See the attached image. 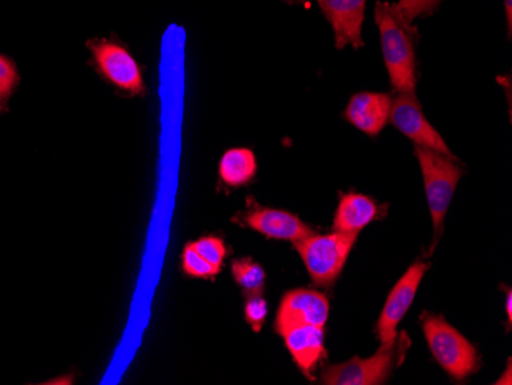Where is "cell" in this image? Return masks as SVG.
<instances>
[{
	"label": "cell",
	"mask_w": 512,
	"mask_h": 385,
	"mask_svg": "<svg viewBox=\"0 0 512 385\" xmlns=\"http://www.w3.org/2000/svg\"><path fill=\"white\" fill-rule=\"evenodd\" d=\"M376 215L378 206L370 197L362 194H345L342 195L336 209L333 229L336 232L358 235L365 226L375 220Z\"/></svg>",
	"instance_id": "cell-14"
},
{
	"label": "cell",
	"mask_w": 512,
	"mask_h": 385,
	"mask_svg": "<svg viewBox=\"0 0 512 385\" xmlns=\"http://www.w3.org/2000/svg\"><path fill=\"white\" fill-rule=\"evenodd\" d=\"M318 4L332 25L336 48H362V27L367 0H318Z\"/></svg>",
	"instance_id": "cell-10"
},
{
	"label": "cell",
	"mask_w": 512,
	"mask_h": 385,
	"mask_svg": "<svg viewBox=\"0 0 512 385\" xmlns=\"http://www.w3.org/2000/svg\"><path fill=\"white\" fill-rule=\"evenodd\" d=\"M258 162L249 148H230L224 152L218 165L221 181L229 188H241L255 178Z\"/></svg>",
	"instance_id": "cell-15"
},
{
	"label": "cell",
	"mask_w": 512,
	"mask_h": 385,
	"mask_svg": "<svg viewBox=\"0 0 512 385\" xmlns=\"http://www.w3.org/2000/svg\"><path fill=\"white\" fill-rule=\"evenodd\" d=\"M427 270V263L416 261L391 290L378 321V338L381 344L391 343L398 338L399 323L410 310Z\"/></svg>",
	"instance_id": "cell-8"
},
{
	"label": "cell",
	"mask_w": 512,
	"mask_h": 385,
	"mask_svg": "<svg viewBox=\"0 0 512 385\" xmlns=\"http://www.w3.org/2000/svg\"><path fill=\"white\" fill-rule=\"evenodd\" d=\"M244 316H246V321L252 327L253 332H261L267 318V303L263 295L247 298Z\"/></svg>",
	"instance_id": "cell-21"
},
{
	"label": "cell",
	"mask_w": 512,
	"mask_h": 385,
	"mask_svg": "<svg viewBox=\"0 0 512 385\" xmlns=\"http://www.w3.org/2000/svg\"><path fill=\"white\" fill-rule=\"evenodd\" d=\"M232 275L247 298L263 295L264 286H266V272H264L263 266L255 263L252 258H240V260L234 261Z\"/></svg>",
	"instance_id": "cell-16"
},
{
	"label": "cell",
	"mask_w": 512,
	"mask_h": 385,
	"mask_svg": "<svg viewBox=\"0 0 512 385\" xmlns=\"http://www.w3.org/2000/svg\"><path fill=\"white\" fill-rule=\"evenodd\" d=\"M286 4H301V2H304V0H284Z\"/></svg>",
	"instance_id": "cell-25"
},
{
	"label": "cell",
	"mask_w": 512,
	"mask_h": 385,
	"mask_svg": "<svg viewBox=\"0 0 512 385\" xmlns=\"http://www.w3.org/2000/svg\"><path fill=\"white\" fill-rule=\"evenodd\" d=\"M422 329L431 353L448 375L463 381L480 369V356L476 347L459 330L447 323L444 316L424 313Z\"/></svg>",
	"instance_id": "cell-2"
},
{
	"label": "cell",
	"mask_w": 512,
	"mask_h": 385,
	"mask_svg": "<svg viewBox=\"0 0 512 385\" xmlns=\"http://www.w3.org/2000/svg\"><path fill=\"white\" fill-rule=\"evenodd\" d=\"M183 269L189 277L203 278V280H212L220 274L218 267L212 266L207 263L197 251H195L192 244L184 247L183 252Z\"/></svg>",
	"instance_id": "cell-17"
},
{
	"label": "cell",
	"mask_w": 512,
	"mask_h": 385,
	"mask_svg": "<svg viewBox=\"0 0 512 385\" xmlns=\"http://www.w3.org/2000/svg\"><path fill=\"white\" fill-rule=\"evenodd\" d=\"M404 356V344L398 338L391 343L381 344L378 352L370 358H356L342 364L324 367L321 373L325 385H378L385 384L393 375Z\"/></svg>",
	"instance_id": "cell-6"
},
{
	"label": "cell",
	"mask_w": 512,
	"mask_h": 385,
	"mask_svg": "<svg viewBox=\"0 0 512 385\" xmlns=\"http://www.w3.org/2000/svg\"><path fill=\"white\" fill-rule=\"evenodd\" d=\"M511 304H512V295H511V292H508V298H506V313H508L509 321H511V316H512Z\"/></svg>",
	"instance_id": "cell-24"
},
{
	"label": "cell",
	"mask_w": 512,
	"mask_h": 385,
	"mask_svg": "<svg viewBox=\"0 0 512 385\" xmlns=\"http://www.w3.org/2000/svg\"><path fill=\"white\" fill-rule=\"evenodd\" d=\"M496 384H512L511 379V361H508V369H506V375L505 378H500L499 381L496 382Z\"/></svg>",
	"instance_id": "cell-23"
},
{
	"label": "cell",
	"mask_w": 512,
	"mask_h": 385,
	"mask_svg": "<svg viewBox=\"0 0 512 385\" xmlns=\"http://www.w3.org/2000/svg\"><path fill=\"white\" fill-rule=\"evenodd\" d=\"M286 341L293 361L304 375L313 379V370L324 356V327L296 326L279 333Z\"/></svg>",
	"instance_id": "cell-13"
},
{
	"label": "cell",
	"mask_w": 512,
	"mask_h": 385,
	"mask_svg": "<svg viewBox=\"0 0 512 385\" xmlns=\"http://www.w3.org/2000/svg\"><path fill=\"white\" fill-rule=\"evenodd\" d=\"M195 251L207 261V263H211L212 266L218 267L221 269L223 267L224 258H226V244L221 238L218 237H203L200 240L192 243Z\"/></svg>",
	"instance_id": "cell-19"
},
{
	"label": "cell",
	"mask_w": 512,
	"mask_h": 385,
	"mask_svg": "<svg viewBox=\"0 0 512 385\" xmlns=\"http://www.w3.org/2000/svg\"><path fill=\"white\" fill-rule=\"evenodd\" d=\"M356 240V234L335 231L325 235L313 234L293 244L313 283L330 287L341 275Z\"/></svg>",
	"instance_id": "cell-3"
},
{
	"label": "cell",
	"mask_w": 512,
	"mask_h": 385,
	"mask_svg": "<svg viewBox=\"0 0 512 385\" xmlns=\"http://www.w3.org/2000/svg\"><path fill=\"white\" fill-rule=\"evenodd\" d=\"M329 312L330 303L324 293L310 289L290 290L279 304L276 332L296 326L324 327L329 320Z\"/></svg>",
	"instance_id": "cell-9"
},
{
	"label": "cell",
	"mask_w": 512,
	"mask_h": 385,
	"mask_svg": "<svg viewBox=\"0 0 512 385\" xmlns=\"http://www.w3.org/2000/svg\"><path fill=\"white\" fill-rule=\"evenodd\" d=\"M375 20L391 86L396 93H416L419 31L388 2L376 4Z\"/></svg>",
	"instance_id": "cell-1"
},
{
	"label": "cell",
	"mask_w": 512,
	"mask_h": 385,
	"mask_svg": "<svg viewBox=\"0 0 512 385\" xmlns=\"http://www.w3.org/2000/svg\"><path fill=\"white\" fill-rule=\"evenodd\" d=\"M444 0H398L394 8L407 22L413 24L419 17L431 16Z\"/></svg>",
	"instance_id": "cell-18"
},
{
	"label": "cell",
	"mask_w": 512,
	"mask_h": 385,
	"mask_svg": "<svg viewBox=\"0 0 512 385\" xmlns=\"http://www.w3.org/2000/svg\"><path fill=\"white\" fill-rule=\"evenodd\" d=\"M414 154L424 175L425 192L437 240L444 228L445 215L463 172L454 163V157H448L434 149L416 146Z\"/></svg>",
	"instance_id": "cell-4"
},
{
	"label": "cell",
	"mask_w": 512,
	"mask_h": 385,
	"mask_svg": "<svg viewBox=\"0 0 512 385\" xmlns=\"http://www.w3.org/2000/svg\"><path fill=\"white\" fill-rule=\"evenodd\" d=\"M503 5H505L506 27H508V36L511 37V30H512V0H503Z\"/></svg>",
	"instance_id": "cell-22"
},
{
	"label": "cell",
	"mask_w": 512,
	"mask_h": 385,
	"mask_svg": "<svg viewBox=\"0 0 512 385\" xmlns=\"http://www.w3.org/2000/svg\"><path fill=\"white\" fill-rule=\"evenodd\" d=\"M86 45L91 51L97 73L106 82L129 96H145L146 83L142 68L125 43L115 37H96Z\"/></svg>",
	"instance_id": "cell-5"
},
{
	"label": "cell",
	"mask_w": 512,
	"mask_h": 385,
	"mask_svg": "<svg viewBox=\"0 0 512 385\" xmlns=\"http://www.w3.org/2000/svg\"><path fill=\"white\" fill-rule=\"evenodd\" d=\"M391 105V94L358 93L348 102L344 119L364 134L376 137L390 122Z\"/></svg>",
	"instance_id": "cell-11"
},
{
	"label": "cell",
	"mask_w": 512,
	"mask_h": 385,
	"mask_svg": "<svg viewBox=\"0 0 512 385\" xmlns=\"http://www.w3.org/2000/svg\"><path fill=\"white\" fill-rule=\"evenodd\" d=\"M19 80L16 63L10 57L0 54V97L4 100L10 99L19 85Z\"/></svg>",
	"instance_id": "cell-20"
},
{
	"label": "cell",
	"mask_w": 512,
	"mask_h": 385,
	"mask_svg": "<svg viewBox=\"0 0 512 385\" xmlns=\"http://www.w3.org/2000/svg\"><path fill=\"white\" fill-rule=\"evenodd\" d=\"M390 123L401 131L405 137L422 148L434 149L448 157H454L442 135L433 128L427 117L424 116L421 103L416 93H398L393 97L391 105Z\"/></svg>",
	"instance_id": "cell-7"
},
{
	"label": "cell",
	"mask_w": 512,
	"mask_h": 385,
	"mask_svg": "<svg viewBox=\"0 0 512 385\" xmlns=\"http://www.w3.org/2000/svg\"><path fill=\"white\" fill-rule=\"evenodd\" d=\"M4 102H5V100L2 99V97H0V114H2V112H4V109H5Z\"/></svg>",
	"instance_id": "cell-26"
},
{
	"label": "cell",
	"mask_w": 512,
	"mask_h": 385,
	"mask_svg": "<svg viewBox=\"0 0 512 385\" xmlns=\"http://www.w3.org/2000/svg\"><path fill=\"white\" fill-rule=\"evenodd\" d=\"M247 228L273 240L296 241L313 235L312 229L301 218L281 209L255 208L244 215Z\"/></svg>",
	"instance_id": "cell-12"
}]
</instances>
